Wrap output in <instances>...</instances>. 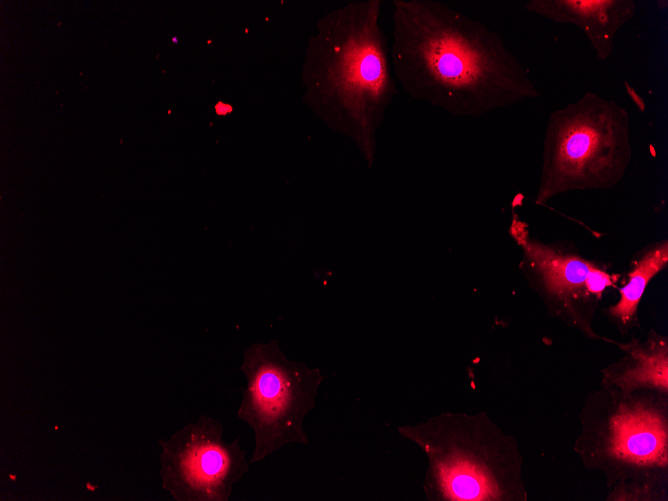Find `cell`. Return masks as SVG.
I'll return each instance as SVG.
<instances>
[{
    "instance_id": "1",
    "label": "cell",
    "mask_w": 668,
    "mask_h": 501,
    "mask_svg": "<svg viewBox=\"0 0 668 501\" xmlns=\"http://www.w3.org/2000/svg\"><path fill=\"white\" fill-rule=\"evenodd\" d=\"M390 59L412 99L479 118L540 97L499 33L435 0H392Z\"/></svg>"
},
{
    "instance_id": "2",
    "label": "cell",
    "mask_w": 668,
    "mask_h": 501,
    "mask_svg": "<svg viewBox=\"0 0 668 501\" xmlns=\"http://www.w3.org/2000/svg\"><path fill=\"white\" fill-rule=\"evenodd\" d=\"M381 1L351 5L322 22L307 68L309 98L372 162L375 132L398 95Z\"/></svg>"
},
{
    "instance_id": "3",
    "label": "cell",
    "mask_w": 668,
    "mask_h": 501,
    "mask_svg": "<svg viewBox=\"0 0 668 501\" xmlns=\"http://www.w3.org/2000/svg\"><path fill=\"white\" fill-rule=\"evenodd\" d=\"M632 161L631 118L616 101L587 91L550 113L535 203L570 191L616 186Z\"/></svg>"
},
{
    "instance_id": "4",
    "label": "cell",
    "mask_w": 668,
    "mask_h": 501,
    "mask_svg": "<svg viewBox=\"0 0 668 501\" xmlns=\"http://www.w3.org/2000/svg\"><path fill=\"white\" fill-rule=\"evenodd\" d=\"M246 377L238 417L254 434L249 463H257L284 446L308 443L303 422L314 408L324 377L318 369L289 360L277 340L255 343L243 356Z\"/></svg>"
},
{
    "instance_id": "5",
    "label": "cell",
    "mask_w": 668,
    "mask_h": 501,
    "mask_svg": "<svg viewBox=\"0 0 668 501\" xmlns=\"http://www.w3.org/2000/svg\"><path fill=\"white\" fill-rule=\"evenodd\" d=\"M220 431L214 422L194 426L168 450V477L175 491L194 497L229 498L232 486L247 473L250 463L238 439L227 445Z\"/></svg>"
},
{
    "instance_id": "6",
    "label": "cell",
    "mask_w": 668,
    "mask_h": 501,
    "mask_svg": "<svg viewBox=\"0 0 668 501\" xmlns=\"http://www.w3.org/2000/svg\"><path fill=\"white\" fill-rule=\"evenodd\" d=\"M510 233L521 247L523 268L535 277L546 293L565 306L576 300L599 299L614 286L612 275L597 262L562 243H545L530 236L526 224L513 217Z\"/></svg>"
},
{
    "instance_id": "7",
    "label": "cell",
    "mask_w": 668,
    "mask_h": 501,
    "mask_svg": "<svg viewBox=\"0 0 668 501\" xmlns=\"http://www.w3.org/2000/svg\"><path fill=\"white\" fill-rule=\"evenodd\" d=\"M633 0H529L526 10L547 20L579 27L596 57L605 61L615 48L618 31L636 13Z\"/></svg>"
},
{
    "instance_id": "8",
    "label": "cell",
    "mask_w": 668,
    "mask_h": 501,
    "mask_svg": "<svg viewBox=\"0 0 668 501\" xmlns=\"http://www.w3.org/2000/svg\"><path fill=\"white\" fill-rule=\"evenodd\" d=\"M610 447L616 457L630 463L666 465L665 422L647 408H622L611 423Z\"/></svg>"
},
{
    "instance_id": "9",
    "label": "cell",
    "mask_w": 668,
    "mask_h": 501,
    "mask_svg": "<svg viewBox=\"0 0 668 501\" xmlns=\"http://www.w3.org/2000/svg\"><path fill=\"white\" fill-rule=\"evenodd\" d=\"M435 476L444 496L451 500H492L500 489L486 467L471 457L451 454L435 463Z\"/></svg>"
},
{
    "instance_id": "10",
    "label": "cell",
    "mask_w": 668,
    "mask_h": 501,
    "mask_svg": "<svg viewBox=\"0 0 668 501\" xmlns=\"http://www.w3.org/2000/svg\"><path fill=\"white\" fill-rule=\"evenodd\" d=\"M667 265V240L650 243L638 251L632 260L628 281L619 289L620 298L609 308V314L622 325L631 323L648 283Z\"/></svg>"
},
{
    "instance_id": "11",
    "label": "cell",
    "mask_w": 668,
    "mask_h": 501,
    "mask_svg": "<svg viewBox=\"0 0 668 501\" xmlns=\"http://www.w3.org/2000/svg\"><path fill=\"white\" fill-rule=\"evenodd\" d=\"M635 365L620 375L616 383L625 389L651 385L667 390V343L653 339L646 345H635L630 350Z\"/></svg>"
}]
</instances>
